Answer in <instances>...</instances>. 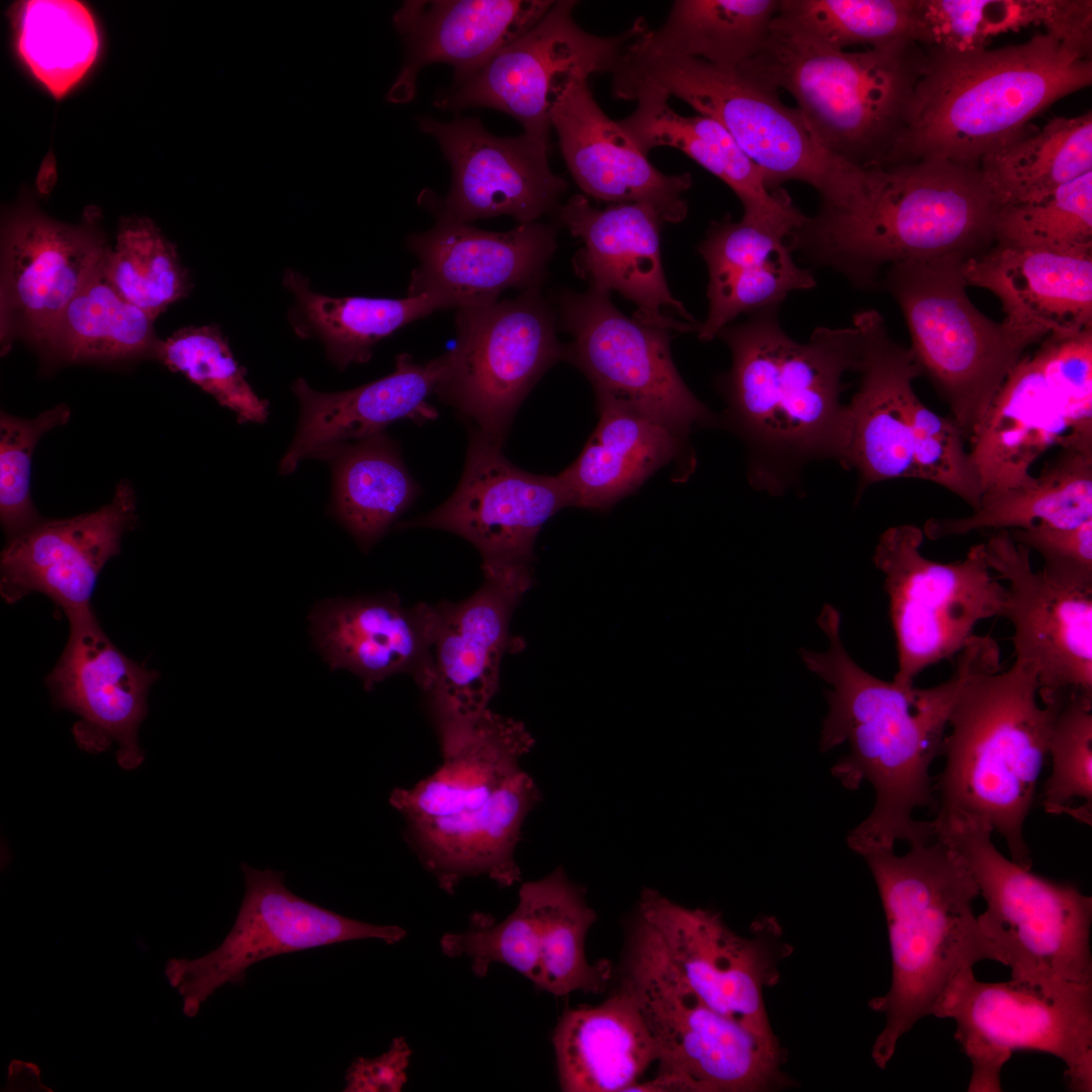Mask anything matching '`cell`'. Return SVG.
<instances>
[{"mask_svg": "<svg viewBox=\"0 0 1092 1092\" xmlns=\"http://www.w3.org/2000/svg\"><path fill=\"white\" fill-rule=\"evenodd\" d=\"M994 244L1055 252L1092 249V171L1040 198L1000 206Z\"/></svg>", "mask_w": 1092, "mask_h": 1092, "instance_id": "816d5d0a", "label": "cell"}, {"mask_svg": "<svg viewBox=\"0 0 1092 1092\" xmlns=\"http://www.w3.org/2000/svg\"><path fill=\"white\" fill-rule=\"evenodd\" d=\"M155 320L112 287L100 264L40 346L51 357L66 362L112 361L154 354L159 342Z\"/></svg>", "mask_w": 1092, "mask_h": 1092, "instance_id": "bcb514c9", "label": "cell"}, {"mask_svg": "<svg viewBox=\"0 0 1092 1092\" xmlns=\"http://www.w3.org/2000/svg\"><path fill=\"white\" fill-rule=\"evenodd\" d=\"M557 213L559 222L582 244L572 263L590 287L621 293L636 304L633 317L642 323L680 333L698 331L700 324L667 286L659 245L663 222L652 207L622 202L598 208L584 194H574Z\"/></svg>", "mask_w": 1092, "mask_h": 1092, "instance_id": "f1b7e54d", "label": "cell"}, {"mask_svg": "<svg viewBox=\"0 0 1092 1092\" xmlns=\"http://www.w3.org/2000/svg\"><path fill=\"white\" fill-rule=\"evenodd\" d=\"M781 0H676L664 23L631 42L638 52L737 68L764 47Z\"/></svg>", "mask_w": 1092, "mask_h": 1092, "instance_id": "b9f144b4", "label": "cell"}, {"mask_svg": "<svg viewBox=\"0 0 1092 1092\" xmlns=\"http://www.w3.org/2000/svg\"><path fill=\"white\" fill-rule=\"evenodd\" d=\"M551 0H410L393 14L405 57L388 100L404 103L416 93L422 68L446 63L459 84L499 50L535 26Z\"/></svg>", "mask_w": 1092, "mask_h": 1092, "instance_id": "1f68e13d", "label": "cell"}, {"mask_svg": "<svg viewBox=\"0 0 1092 1092\" xmlns=\"http://www.w3.org/2000/svg\"><path fill=\"white\" fill-rule=\"evenodd\" d=\"M70 415L69 406L64 403L31 420L1 413L0 518L3 529L11 538L40 521L29 490L31 456L40 437L66 424Z\"/></svg>", "mask_w": 1092, "mask_h": 1092, "instance_id": "9f6ffc18", "label": "cell"}, {"mask_svg": "<svg viewBox=\"0 0 1092 1092\" xmlns=\"http://www.w3.org/2000/svg\"><path fill=\"white\" fill-rule=\"evenodd\" d=\"M483 575L482 585L468 599L436 606L431 675L423 691L441 749L489 710L513 640L511 618L532 582L530 568Z\"/></svg>", "mask_w": 1092, "mask_h": 1092, "instance_id": "7402d4cb", "label": "cell"}, {"mask_svg": "<svg viewBox=\"0 0 1092 1092\" xmlns=\"http://www.w3.org/2000/svg\"><path fill=\"white\" fill-rule=\"evenodd\" d=\"M418 123L438 142L452 171L445 199L427 204L437 215L465 223L511 215L527 223L559 208L568 184L549 166L550 147L525 133L494 135L474 117L443 122L426 116Z\"/></svg>", "mask_w": 1092, "mask_h": 1092, "instance_id": "d4e9b609", "label": "cell"}, {"mask_svg": "<svg viewBox=\"0 0 1092 1092\" xmlns=\"http://www.w3.org/2000/svg\"><path fill=\"white\" fill-rule=\"evenodd\" d=\"M69 625L67 644L46 678L53 703L79 717L72 732L80 748L98 753L115 741L118 764L135 768L144 760L138 731L159 672L123 654L94 613L70 619Z\"/></svg>", "mask_w": 1092, "mask_h": 1092, "instance_id": "4316f807", "label": "cell"}, {"mask_svg": "<svg viewBox=\"0 0 1092 1092\" xmlns=\"http://www.w3.org/2000/svg\"><path fill=\"white\" fill-rule=\"evenodd\" d=\"M407 246L420 262L407 295L430 293L459 309L495 302L508 288L540 287L557 243L555 226L537 221L498 233L437 215Z\"/></svg>", "mask_w": 1092, "mask_h": 1092, "instance_id": "484cf974", "label": "cell"}, {"mask_svg": "<svg viewBox=\"0 0 1092 1092\" xmlns=\"http://www.w3.org/2000/svg\"><path fill=\"white\" fill-rule=\"evenodd\" d=\"M862 856L879 890L891 948V987L869 1002L886 1016L872 1049L875 1064L885 1069L899 1039L934 1015L957 977L1000 958L973 912L977 883L951 846L934 838L903 855L877 849Z\"/></svg>", "mask_w": 1092, "mask_h": 1092, "instance_id": "8992f818", "label": "cell"}, {"mask_svg": "<svg viewBox=\"0 0 1092 1092\" xmlns=\"http://www.w3.org/2000/svg\"><path fill=\"white\" fill-rule=\"evenodd\" d=\"M457 344L436 393L486 438L503 444L520 404L565 358L540 287L513 299L459 308Z\"/></svg>", "mask_w": 1092, "mask_h": 1092, "instance_id": "9a60e30c", "label": "cell"}, {"mask_svg": "<svg viewBox=\"0 0 1092 1092\" xmlns=\"http://www.w3.org/2000/svg\"><path fill=\"white\" fill-rule=\"evenodd\" d=\"M57 180L56 162L52 153L43 159L36 177L37 192L48 195L54 188Z\"/></svg>", "mask_w": 1092, "mask_h": 1092, "instance_id": "91938a15", "label": "cell"}, {"mask_svg": "<svg viewBox=\"0 0 1092 1092\" xmlns=\"http://www.w3.org/2000/svg\"><path fill=\"white\" fill-rule=\"evenodd\" d=\"M448 359L445 353L421 364L402 353L396 357L390 374L342 392H318L298 378L292 390L300 403V418L294 439L281 460L280 472L289 474L304 457L325 458L345 442L382 433L396 421L422 423L435 419L437 412L428 398L436 393Z\"/></svg>", "mask_w": 1092, "mask_h": 1092, "instance_id": "d6a6232c", "label": "cell"}, {"mask_svg": "<svg viewBox=\"0 0 1092 1092\" xmlns=\"http://www.w3.org/2000/svg\"><path fill=\"white\" fill-rule=\"evenodd\" d=\"M412 1050L404 1037L393 1038L382 1055L358 1057L347 1070L345 1092H399L407 1081Z\"/></svg>", "mask_w": 1092, "mask_h": 1092, "instance_id": "680465c9", "label": "cell"}, {"mask_svg": "<svg viewBox=\"0 0 1092 1092\" xmlns=\"http://www.w3.org/2000/svg\"><path fill=\"white\" fill-rule=\"evenodd\" d=\"M966 259L944 256L892 264L883 285L903 312L922 374L971 439L1025 350L1048 335L983 314L966 291Z\"/></svg>", "mask_w": 1092, "mask_h": 1092, "instance_id": "7c38bea8", "label": "cell"}, {"mask_svg": "<svg viewBox=\"0 0 1092 1092\" xmlns=\"http://www.w3.org/2000/svg\"><path fill=\"white\" fill-rule=\"evenodd\" d=\"M957 850L987 903L977 916L1012 981L1044 995L1092 990V899L1076 886L1023 869L994 845L993 830L969 818L931 821Z\"/></svg>", "mask_w": 1092, "mask_h": 1092, "instance_id": "8fae6325", "label": "cell"}, {"mask_svg": "<svg viewBox=\"0 0 1092 1092\" xmlns=\"http://www.w3.org/2000/svg\"><path fill=\"white\" fill-rule=\"evenodd\" d=\"M15 52L29 74L56 99L76 87L96 62L100 34L91 10L76 0L13 4Z\"/></svg>", "mask_w": 1092, "mask_h": 1092, "instance_id": "f6af8a7d", "label": "cell"}, {"mask_svg": "<svg viewBox=\"0 0 1092 1092\" xmlns=\"http://www.w3.org/2000/svg\"><path fill=\"white\" fill-rule=\"evenodd\" d=\"M924 51L904 129L886 164L943 159L979 166L1027 133L1035 115L1092 83L1091 53L1049 32L993 50Z\"/></svg>", "mask_w": 1092, "mask_h": 1092, "instance_id": "5b68a950", "label": "cell"}, {"mask_svg": "<svg viewBox=\"0 0 1092 1092\" xmlns=\"http://www.w3.org/2000/svg\"><path fill=\"white\" fill-rule=\"evenodd\" d=\"M107 246L93 221L68 224L23 199L4 217L0 249V340L41 345L99 268Z\"/></svg>", "mask_w": 1092, "mask_h": 1092, "instance_id": "cb8c5ba5", "label": "cell"}, {"mask_svg": "<svg viewBox=\"0 0 1092 1092\" xmlns=\"http://www.w3.org/2000/svg\"><path fill=\"white\" fill-rule=\"evenodd\" d=\"M991 570L1008 582L1001 617L1013 626L1016 661L1032 669L1041 704L1092 700V588L1034 571L1030 550L998 530L984 543Z\"/></svg>", "mask_w": 1092, "mask_h": 1092, "instance_id": "44dd1931", "label": "cell"}, {"mask_svg": "<svg viewBox=\"0 0 1092 1092\" xmlns=\"http://www.w3.org/2000/svg\"><path fill=\"white\" fill-rule=\"evenodd\" d=\"M998 209L979 166L898 161L864 168L850 203L806 216L788 245L870 289L884 266L984 252L994 244Z\"/></svg>", "mask_w": 1092, "mask_h": 1092, "instance_id": "3957f363", "label": "cell"}, {"mask_svg": "<svg viewBox=\"0 0 1092 1092\" xmlns=\"http://www.w3.org/2000/svg\"><path fill=\"white\" fill-rule=\"evenodd\" d=\"M638 916L662 941L674 967L709 1007L769 1042H780L765 1010L763 990L779 980V963L791 948L772 920L751 937L732 931L721 915L687 908L646 889Z\"/></svg>", "mask_w": 1092, "mask_h": 1092, "instance_id": "ffe728a7", "label": "cell"}, {"mask_svg": "<svg viewBox=\"0 0 1092 1092\" xmlns=\"http://www.w3.org/2000/svg\"><path fill=\"white\" fill-rule=\"evenodd\" d=\"M620 99L637 102L635 110L618 122L644 154L658 147L685 153L731 188L743 206L744 221L787 239L803 223L806 215L788 193L767 188L758 167L719 122L702 114H678L669 98L651 87L630 90Z\"/></svg>", "mask_w": 1092, "mask_h": 1092, "instance_id": "d590c367", "label": "cell"}, {"mask_svg": "<svg viewBox=\"0 0 1092 1092\" xmlns=\"http://www.w3.org/2000/svg\"><path fill=\"white\" fill-rule=\"evenodd\" d=\"M828 648H801L806 667L830 687L828 713L820 746L830 750L847 743L848 753L833 767L850 790L868 781L875 790L870 815L847 836L849 847L862 855L934 839L931 821H917V808L936 806L930 767L941 754L954 702L976 672L1000 664V649L989 635H974L957 655L950 676L931 688L903 686L874 676L846 651L840 635V614L825 605L817 619Z\"/></svg>", "mask_w": 1092, "mask_h": 1092, "instance_id": "6da1fadb", "label": "cell"}, {"mask_svg": "<svg viewBox=\"0 0 1092 1092\" xmlns=\"http://www.w3.org/2000/svg\"><path fill=\"white\" fill-rule=\"evenodd\" d=\"M101 270L123 298L155 318L191 289L175 246L146 216L119 221L116 245L106 248Z\"/></svg>", "mask_w": 1092, "mask_h": 1092, "instance_id": "681fc988", "label": "cell"}, {"mask_svg": "<svg viewBox=\"0 0 1092 1092\" xmlns=\"http://www.w3.org/2000/svg\"><path fill=\"white\" fill-rule=\"evenodd\" d=\"M334 506L357 541L369 548L420 493L393 441L383 432L331 450Z\"/></svg>", "mask_w": 1092, "mask_h": 1092, "instance_id": "7bdbcfd3", "label": "cell"}, {"mask_svg": "<svg viewBox=\"0 0 1092 1092\" xmlns=\"http://www.w3.org/2000/svg\"><path fill=\"white\" fill-rule=\"evenodd\" d=\"M612 77L616 98L632 89L651 87L719 122L758 167L771 191L786 182L800 181L819 193L820 210L833 211L844 208L860 187L864 168L825 151L797 108L786 106L777 90L739 67L646 54L629 44Z\"/></svg>", "mask_w": 1092, "mask_h": 1092, "instance_id": "9c48e42d", "label": "cell"}, {"mask_svg": "<svg viewBox=\"0 0 1092 1092\" xmlns=\"http://www.w3.org/2000/svg\"><path fill=\"white\" fill-rule=\"evenodd\" d=\"M246 892L236 921L222 942L196 959H172L165 974L182 998L186 1016L225 984L242 985L252 965L283 953L356 939L399 942L406 931L352 919L293 894L284 874L242 863Z\"/></svg>", "mask_w": 1092, "mask_h": 1092, "instance_id": "d6986e66", "label": "cell"}, {"mask_svg": "<svg viewBox=\"0 0 1092 1092\" xmlns=\"http://www.w3.org/2000/svg\"><path fill=\"white\" fill-rule=\"evenodd\" d=\"M779 306L728 325L720 337L732 366L723 377L728 421L748 449V477L781 494L812 460L837 461L844 419L842 378L857 371L862 341L850 328L819 327L806 343L781 327Z\"/></svg>", "mask_w": 1092, "mask_h": 1092, "instance_id": "7a4b0ae2", "label": "cell"}, {"mask_svg": "<svg viewBox=\"0 0 1092 1092\" xmlns=\"http://www.w3.org/2000/svg\"><path fill=\"white\" fill-rule=\"evenodd\" d=\"M1012 540L1043 560L1050 579L1077 588H1092V519L1071 528L1037 527L1008 531Z\"/></svg>", "mask_w": 1092, "mask_h": 1092, "instance_id": "6f0895ef", "label": "cell"}, {"mask_svg": "<svg viewBox=\"0 0 1092 1092\" xmlns=\"http://www.w3.org/2000/svg\"><path fill=\"white\" fill-rule=\"evenodd\" d=\"M550 120L566 166L585 196L646 204L663 223L686 218L684 194L692 186L691 174L658 171L619 122L603 111L587 79L573 78L560 90Z\"/></svg>", "mask_w": 1092, "mask_h": 1092, "instance_id": "4dcf8cb0", "label": "cell"}, {"mask_svg": "<svg viewBox=\"0 0 1092 1092\" xmlns=\"http://www.w3.org/2000/svg\"><path fill=\"white\" fill-rule=\"evenodd\" d=\"M923 530L911 524L888 528L873 556L884 574L896 638L894 681L913 685L922 670L957 656L979 622L1001 617L1006 586L992 575L984 543L963 560L943 563L921 553Z\"/></svg>", "mask_w": 1092, "mask_h": 1092, "instance_id": "5bb4252c", "label": "cell"}, {"mask_svg": "<svg viewBox=\"0 0 1092 1092\" xmlns=\"http://www.w3.org/2000/svg\"><path fill=\"white\" fill-rule=\"evenodd\" d=\"M698 251L709 271V313L697 331L704 342L740 313L780 305L791 292L816 285L810 270L795 263L785 237L743 219L713 221Z\"/></svg>", "mask_w": 1092, "mask_h": 1092, "instance_id": "8d00e7d4", "label": "cell"}, {"mask_svg": "<svg viewBox=\"0 0 1092 1092\" xmlns=\"http://www.w3.org/2000/svg\"><path fill=\"white\" fill-rule=\"evenodd\" d=\"M283 284L296 303L290 323L299 337H318L340 369L365 363L372 347L401 327L435 310L449 308L439 296L422 293L405 298L332 297L312 291L308 280L288 269Z\"/></svg>", "mask_w": 1092, "mask_h": 1092, "instance_id": "60d3db41", "label": "cell"}, {"mask_svg": "<svg viewBox=\"0 0 1092 1092\" xmlns=\"http://www.w3.org/2000/svg\"><path fill=\"white\" fill-rule=\"evenodd\" d=\"M559 321L572 336L565 358L592 382L597 396L612 399L686 440L694 428L718 422L678 374L670 332L620 311L610 292L590 287L563 291Z\"/></svg>", "mask_w": 1092, "mask_h": 1092, "instance_id": "e0dca14e", "label": "cell"}, {"mask_svg": "<svg viewBox=\"0 0 1092 1092\" xmlns=\"http://www.w3.org/2000/svg\"><path fill=\"white\" fill-rule=\"evenodd\" d=\"M979 169L999 207L1040 198L1092 171V112L1051 119L986 155Z\"/></svg>", "mask_w": 1092, "mask_h": 1092, "instance_id": "ee69618b", "label": "cell"}, {"mask_svg": "<svg viewBox=\"0 0 1092 1092\" xmlns=\"http://www.w3.org/2000/svg\"><path fill=\"white\" fill-rule=\"evenodd\" d=\"M540 908V974L536 989L555 996L602 992L612 976L608 960L588 963L585 937L597 920L582 891L562 868L535 881Z\"/></svg>", "mask_w": 1092, "mask_h": 1092, "instance_id": "7dc6e473", "label": "cell"}, {"mask_svg": "<svg viewBox=\"0 0 1092 1092\" xmlns=\"http://www.w3.org/2000/svg\"><path fill=\"white\" fill-rule=\"evenodd\" d=\"M1032 669L1014 661L972 675L950 712L944 765L934 781L933 820L970 818L1005 840L1031 870L1024 822L1034 802L1055 717L1064 702L1039 704Z\"/></svg>", "mask_w": 1092, "mask_h": 1092, "instance_id": "52a82bcc", "label": "cell"}, {"mask_svg": "<svg viewBox=\"0 0 1092 1092\" xmlns=\"http://www.w3.org/2000/svg\"><path fill=\"white\" fill-rule=\"evenodd\" d=\"M577 2L554 1L530 30L499 50L474 75L439 93L442 109L488 107L503 111L525 134L550 147V109L560 90L573 78L613 73L631 41L646 27L638 18L616 36H599L573 18Z\"/></svg>", "mask_w": 1092, "mask_h": 1092, "instance_id": "ac0fdd59", "label": "cell"}, {"mask_svg": "<svg viewBox=\"0 0 1092 1092\" xmlns=\"http://www.w3.org/2000/svg\"><path fill=\"white\" fill-rule=\"evenodd\" d=\"M1092 519V446H1067L1024 483L983 494L973 513L931 519L924 536L937 540L992 529L1071 528Z\"/></svg>", "mask_w": 1092, "mask_h": 1092, "instance_id": "ab89813d", "label": "cell"}, {"mask_svg": "<svg viewBox=\"0 0 1092 1092\" xmlns=\"http://www.w3.org/2000/svg\"><path fill=\"white\" fill-rule=\"evenodd\" d=\"M1052 0H913L912 41L952 53L988 49L1002 33L1045 26Z\"/></svg>", "mask_w": 1092, "mask_h": 1092, "instance_id": "f907efd6", "label": "cell"}, {"mask_svg": "<svg viewBox=\"0 0 1092 1092\" xmlns=\"http://www.w3.org/2000/svg\"><path fill=\"white\" fill-rule=\"evenodd\" d=\"M570 507L558 475H538L512 464L502 444L471 430L465 467L451 496L404 524L456 534L480 553L482 570L530 568L536 537L558 511Z\"/></svg>", "mask_w": 1092, "mask_h": 1092, "instance_id": "603a6c76", "label": "cell"}, {"mask_svg": "<svg viewBox=\"0 0 1092 1092\" xmlns=\"http://www.w3.org/2000/svg\"><path fill=\"white\" fill-rule=\"evenodd\" d=\"M925 61V51L913 41L834 51L771 21L762 50L739 68L777 91H788L807 128L830 155L871 168L888 162Z\"/></svg>", "mask_w": 1092, "mask_h": 1092, "instance_id": "ba28073f", "label": "cell"}, {"mask_svg": "<svg viewBox=\"0 0 1092 1092\" xmlns=\"http://www.w3.org/2000/svg\"><path fill=\"white\" fill-rule=\"evenodd\" d=\"M1040 342L1010 371L970 439L983 494L1028 482L1053 446H1092V329Z\"/></svg>", "mask_w": 1092, "mask_h": 1092, "instance_id": "4fadbf2b", "label": "cell"}, {"mask_svg": "<svg viewBox=\"0 0 1092 1092\" xmlns=\"http://www.w3.org/2000/svg\"><path fill=\"white\" fill-rule=\"evenodd\" d=\"M968 284L1000 300L1006 324L1045 335L1092 329V249L1055 252L993 244L964 261Z\"/></svg>", "mask_w": 1092, "mask_h": 1092, "instance_id": "e575fe53", "label": "cell"}, {"mask_svg": "<svg viewBox=\"0 0 1092 1092\" xmlns=\"http://www.w3.org/2000/svg\"><path fill=\"white\" fill-rule=\"evenodd\" d=\"M533 745L522 722L487 710L432 775L391 792L412 848L443 890L453 892L467 877L486 876L500 887L520 881L515 850L540 800L520 764Z\"/></svg>", "mask_w": 1092, "mask_h": 1092, "instance_id": "277c9868", "label": "cell"}, {"mask_svg": "<svg viewBox=\"0 0 1092 1092\" xmlns=\"http://www.w3.org/2000/svg\"><path fill=\"white\" fill-rule=\"evenodd\" d=\"M956 1022L972 1063L969 1091H1001L1000 1072L1015 1051L1053 1055L1073 1091L1092 1088V990L1044 995L1012 980L985 983L973 969L957 977L934 1015Z\"/></svg>", "mask_w": 1092, "mask_h": 1092, "instance_id": "2e32d148", "label": "cell"}, {"mask_svg": "<svg viewBox=\"0 0 1092 1092\" xmlns=\"http://www.w3.org/2000/svg\"><path fill=\"white\" fill-rule=\"evenodd\" d=\"M621 987L635 1000L655 1042L657 1075L639 1092H765L793 1086L785 1052L709 1007L671 962L654 929L633 927Z\"/></svg>", "mask_w": 1092, "mask_h": 1092, "instance_id": "30bf717a", "label": "cell"}, {"mask_svg": "<svg viewBox=\"0 0 1092 1092\" xmlns=\"http://www.w3.org/2000/svg\"><path fill=\"white\" fill-rule=\"evenodd\" d=\"M862 350L860 382L844 419L837 461L858 477L857 499L870 485L915 478L910 426L913 381L923 375L910 348L894 341L881 313L853 315Z\"/></svg>", "mask_w": 1092, "mask_h": 1092, "instance_id": "f546056e", "label": "cell"}, {"mask_svg": "<svg viewBox=\"0 0 1092 1092\" xmlns=\"http://www.w3.org/2000/svg\"><path fill=\"white\" fill-rule=\"evenodd\" d=\"M552 1042L565 1092L627 1091L657 1060L641 1012L622 987L597 1006L567 1008Z\"/></svg>", "mask_w": 1092, "mask_h": 1092, "instance_id": "74e56055", "label": "cell"}, {"mask_svg": "<svg viewBox=\"0 0 1092 1092\" xmlns=\"http://www.w3.org/2000/svg\"><path fill=\"white\" fill-rule=\"evenodd\" d=\"M154 355L171 371L182 373L233 411L240 423H263L267 419V401L258 397L247 382L246 369L235 359L217 326L182 328L166 340H159Z\"/></svg>", "mask_w": 1092, "mask_h": 1092, "instance_id": "f5cc1de1", "label": "cell"}, {"mask_svg": "<svg viewBox=\"0 0 1092 1092\" xmlns=\"http://www.w3.org/2000/svg\"><path fill=\"white\" fill-rule=\"evenodd\" d=\"M1048 755L1052 771L1041 791L1044 811L1092 821V700L1073 697L1060 707Z\"/></svg>", "mask_w": 1092, "mask_h": 1092, "instance_id": "db71d44e", "label": "cell"}, {"mask_svg": "<svg viewBox=\"0 0 1092 1092\" xmlns=\"http://www.w3.org/2000/svg\"><path fill=\"white\" fill-rule=\"evenodd\" d=\"M912 8L913 0H781L772 24L829 50L885 48L912 41Z\"/></svg>", "mask_w": 1092, "mask_h": 1092, "instance_id": "c3c4849f", "label": "cell"}, {"mask_svg": "<svg viewBox=\"0 0 1092 1092\" xmlns=\"http://www.w3.org/2000/svg\"><path fill=\"white\" fill-rule=\"evenodd\" d=\"M910 426L915 479L939 485L976 510L983 490L956 421L936 414L915 394L910 404Z\"/></svg>", "mask_w": 1092, "mask_h": 1092, "instance_id": "11a10c76", "label": "cell"}, {"mask_svg": "<svg viewBox=\"0 0 1092 1092\" xmlns=\"http://www.w3.org/2000/svg\"><path fill=\"white\" fill-rule=\"evenodd\" d=\"M600 420L579 456L558 477L570 507L606 511L684 452L659 423L597 396Z\"/></svg>", "mask_w": 1092, "mask_h": 1092, "instance_id": "f35d334b", "label": "cell"}, {"mask_svg": "<svg viewBox=\"0 0 1092 1092\" xmlns=\"http://www.w3.org/2000/svg\"><path fill=\"white\" fill-rule=\"evenodd\" d=\"M136 499L123 480L111 502L77 517L39 521L11 538L1 554L0 593L14 604L40 593L68 620L94 613L91 597L105 563L120 550L122 535L136 521Z\"/></svg>", "mask_w": 1092, "mask_h": 1092, "instance_id": "83f0119b", "label": "cell"}, {"mask_svg": "<svg viewBox=\"0 0 1092 1092\" xmlns=\"http://www.w3.org/2000/svg\"><path fill=\"white\" fill-rule=\"evenodd\" d=\"M314 641L332 668L358 675L366 690L410 673L424 690L431 675L436 606L406 607L394 595L327 601L310 615Z\"/></svg>", "mask_w": 1092, "mask_h": 1092, "instance_id": "836d02e7", "label": "cell"}]
</instances>
